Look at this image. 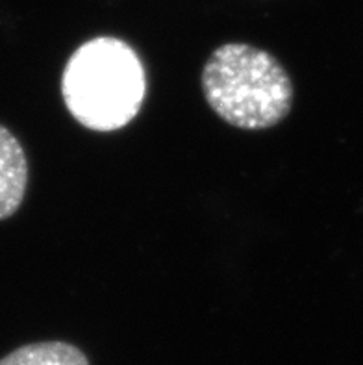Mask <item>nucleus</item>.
Returning <instances> with one entry per match:
<instances>
[{
	"mask_svg": "<svg viewBox=\"0 0 363 365\" xmlns=\"http://www.w3.org/2000/svg\"><path fill=\"white\" fill-rule=\"evenodd\" d=\"M145 69L128 43L95 37L73 52L61 76V95L71 115L86 128L111 132L141 110Z\"/></svg>",
	"mask_w": 363,
	"mask_h": 365,
	"instance_id": "nucleus-1",
	"label": "nucleus"
},
{
	"mask_svg": "<svg viewBox=\"0 0 363 365\" xmlns=\"http://www.w3.org/2000/svg\"><path fill=\"white\" fill-rule=\"evenodd\" d=\"M200 82L210 108L228 125L243 130L278 125L293 104V83L280 61L247 43L215 48Z\"/></svg>",
	"mask_w": 363,
	"mask_h": 365,
	"instance_id": "nucleus-2",
	"label": "nucleus"
},
{
	"mask_svg": "<svg viewBox=\"0 0 363 365\" xmlns=\"http://www.w3.org/2000/svg\"><path fill=\"white\" fill-rule=\"evenodd\" d=\"M28 185V160L19 139L0 125V221L23 204Z\"/></svg>",
	"mask_w": 363,
	"mask_h": 365,
	"instance_id": "nucleus-3",
	"label": "nucleus"
},
{
	"mask_svg": "<svg viewBox=\"0 0 363 365\" xmlns=\"http://www.w3.org/2000/svg\"><path fill=\"white\" fill-rule=\"evenodd\" d=\"M0 365H89L88 358L71 343L41 341L15 349Z\"/></svg>",
	"mask_w": 363,
	"mask_h": 365,
	"instance_id": "nucleus-4",
	"label": "nucleus"
}]
</instances>
